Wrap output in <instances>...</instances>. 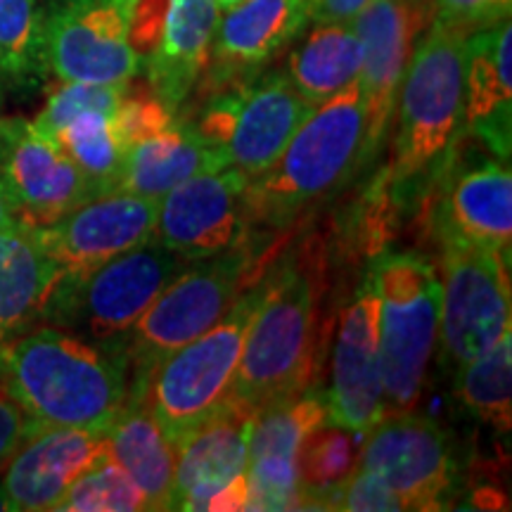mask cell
Segmentation results:
<instances>
[{
  "label": "cell",
  "mask_w": 512,
  "mask_h": 512,
  "mask_svg": "<svg viewBox=\"0 0 512 512\" xmlns=\"http://www.w3.org/2000/svg\"><path fill=\"white\" fill-rule=\"evenodd\" d=\"M110 460L105 432L38 427L5 463L0 477L12 512H50L76 479Z\"/></svg>",
  "instance_id": "d6986e66"
},
{
  "label": "cell",
  "mask_w": 512,
  "mask_h": 512,
  "mask_svg": "<svg viewBox=\"0 0 512 512\" xmlns=\"http://www.w3.org/2000/svg\"><path fill=\"white\" fill-rule=\"evenodd\" d=\"M0 387L38 427L107 432L128 401V363L74 332L34 325L0 347Z\"/></svg>",
  "instance_id": "6da1fadb"
},
{
  "label": "cell",
  "mask_w": 512,
  "mask_h": 512,
  "mask_svg": "<svg viewBox=\"0 0 512 512\" xmlns=\"http://www.w3.org/2000/svg\"><path fill=\"white\" fill-rule=\"evenodd\" d=\"M207 510H221V512H228V510H249V482H247V475H242L235 479V482H230L228 486H223V489L211 498Z\"/></svg>",
  "instance_id": "ab89813d"
},
{
  "label": "cell",
  "mask_w": 512,
  "mask_h": 512,
  "mask_svg": "<svg viewBox=\"0 0 512 512\" xmlns=\"http://www.w3.org/2000/svg\"><path fill=\"white\" fill-rule=\"evenodd\" d=\"M126 0H48L43 43L48 72L62 83L126 86L140 69Z\"/></svg>",
  "instance_id": "8fae6325"
},
{
  "label": "cell",
  "mask_w": 512,
  "mask_h": 512,
  "mask_svg": "<svg viewBox=\"0 0 512 512\" xmlns=\"http://www.w3.org/2000/svg\"><path fill=\"white\" fill-rule=\"evenodd\" d=\"M36 430V422L0 387V467H5V463L15 456L17 448Z\"/></svg>",
  "instance_id": "74e56055"
},
{
  "label": "cell",
  "mask_w": 512,
  "mask_h": 512,
  "mask_svg": "<svg viewBox=\"0 0 512 512\" xmlns=\"http://www.w3.org/2000/svg\"><path fill=\"white\" fill-rule=\"evenodd\" d=\"M247 183L242 171L226 166L176 185L159 200L155 238L188 264L249 247Z\"/></svg>",
  "instance_id": "4fadbf2b"
},
{
  "label": "cell",
  "mask_w": 512,
  "mask_h": 512,
  "mask_svg": "<svg viewBox=\"0 0 512 512\" xmlns=\"http://www.w3.org/2000/svg\"><path fill=\"white\" fill-rule=\"evenodd\" d=\"M311 110L287 74L273 72L219 93L190 126L207 143L226 152L228 166L254 178L283 155Z\"/></svg>",
  "instance_id": "30bf717a"
},
{
  "label": "cell",
  "mask_w": 512,
  "mask_h": 512,
  "mask_svg": "<svg viewBox=\"0 0 512 512\" xmlns=\"http://www.w3.org/2000/svg\"><path fill=\"white\" fill-rule=\"evenodd\" d=\"M434 200L437 240L465 242L510 256L512 174L503 159L444 169Z\"/></svg>",
  "instance_id": "ffe728a7"
},
{
  "label": "cell",
  "mask_w": 512,
  "mask_h": 512,
  "mask_svg": "<svg viewBox=\"0 0 512 512\" xmlns=\"http://www.w3.org/2000/svg\"><path fill=\"white\" fill-rule=\"evenodd\" d=\"M434 22L460 29L465 34L494 27L510 19L512 0H432Z\"/></svg>",
  "instance_id": "8d00e7d4"
},
{
  "label": "cell",
  "mask_w": 512,
  "mask_h": 512,
  "mask_svg": "<svg viewBox=\"0 0 512 512\" xmlns=\"http://www.w3.org/2000/svg\"><path fill=\"white\" fill-rule=\"evenodd\" d=\"M465 31L432 22L403 74L389 185L411 192L437 181L465 133Z\"/></svg>",
  "instance_id": "277c9868"
},
{
  "label": "cell",
  "mask_w": 512,
  "mask_h": 512,
  "mask_svg": "<svg viewBox=\"0 0 512 512\" xmlns=\"http://www.w3.org/2000/svg\"><path fill=\"white\" fill-rule=\"evenodd\" d=\"M60 275L36 228L15 223L0 230V347L41 323Z\"/></svg>",
  "instance_id": "d4e9b609"
},
{
  "label": "cell",
  "mask_w": 512,
  "mask_h": 512,
  "mask_svg": "<svg viewBox=\"0 0 512 512\" xmlns=\"http://www.w3.org/2000/svg\"><path fill=\"white\" fill-rule=\"evenodd\" d=\"M126 86H102V83H62L48 95L46 107L38 112L34 124L43 131L53 133L72 121L81 112H112L117 114L121 100L126 95Z\"/></svg>",
  "instance_id": "836d02e7"
},
{
  "label": "cell",
  "mask_w": 512,
  "mask_h": 512,
  "mask_svg": "<svg viewBox=\"0 0 512 512\" xmlns=\"http://www.w3.org/2000/svg\"><path fill=\"white\" fill-rule=\"evenodd\" d=\"M325 396L330 425L368 432L387 413L380 361V297L373 275L358 285L354 302L339 316Z\"/></svg>",
  "instance_id": "2e32d148"
},
{
  "label": "cell",
  "mask_w": 512,
  "mask_h": 512,
  "mask_svg": "<svg viewBox=\"0 0 512 512\" xmlns=\"http://www.w3.org/2000/svg\"><path fill=\"white\" fill-rule=\"evenodd\" d=\"M114 121H117V131L128 150V147L140 143V140L155 136L159 131H166L178 119L174 117V110L164 105L155 93L131 95L126 88L124 100H121L119 110L114 114Z\"/></svg>",
  "instance_id": "e575fe53"
},
{
  "label": "cell",
  "mask_w": 512,
  "mask_h": 512,
  "mask_svg": "<svg viewBox=\"0 0 512 512\" xmlns=\"http://www.w3.org/2000/svg\"><path fill=\"white\" fill-rule=\"evenodd\" d=\"M185 266L188 261L150 238L79 278L60 275L41 323L124 354L140 316Z\"/></svg>",
  "instance_id": "8992f818"
},
{
  "label": "cell",
  "mask_w": 512,
  "mask_h": 512,
  "mask_svg": "<svg viewBox=\"0 0 512 512\" xmlns=\"http://www.w3.org/2000/svg\"><path fill=\"white\" fill-rule=\"evenodd\" d=\"M316 261L287 256L261 280V302L242 349L233 406L247 413L306 392L318 354Z\"/></svg>",
  "instance_id": "7a4b0ae2"
},
{
  "label": "cell",
  "mask_w": 512,
  "mask_h": 512,
  "mask_svg": "<svg viewBox=\"0 0 512 512\" xmlns=\"http://www.w3.org/2000/svg\"><path fill=\"white\" fill-rule=\"evenodd\" d=\"M328 422L325 396L318 392H302L252 415L247 439L249 510H302L299 446Z\"/></svg>",
  "instance_id": "ac0fdd59"
},
{
  "label": "cell",
  "mask_w": 512,
  "mask_h": 512,
  "mask_svg": "<svg viewBox=\"0 0 512 512\" xmlns=\"http://www.w3.org/2000/svg\"><path fill=\"white\" fill-rule=\"evenodd\" d=\"M216 0H164L162 29L147 60L150 91L176 110L209 64V48L219 24Z\"/></svg>",
  "instance_id": "cb8c5ba5"
},
{
  "label": "cell",
  "mask_w": 512,
  "mask_h": 512,
  "mask_svg": "<svg viewBox=\"0 0 512 512\" xmlns=\"http://www.w3.org/2000/svg\"><path fill=\"white\" fill-rule=\"evenodd\" d=\"M361 451L354 432L335 425H323L302 441L297 456L299 484H302V510H325V501L337 486L354 475Z\"/></svg>",
  "instance_id": "1f68e13d"
},
{
  "label": "cell",
  "mask_w": 512,
  "mask_h": 512,
  "mask_svg": "<svg viewBox=\"0 0 512 512\" xmlns=\"http://www.w3.org/2000/svg\"><path fill=\"white\" fill-rule=\"evenodd\" d=\"M216 3H219V10L221 12H226V10L233 8V5H238L240 0H216Z\"/></svg>",
  "instance_id": "7bdbcfd3"
},
{
  "label": "cell",
  "mask_w": 512,
  "mask_h": 512,
  "mask_svg": "<svg viewBox=\"0 0 512 512\" xmlns=\"http://www.w3.org/2000/svg\"><path fill=\"white\" fill-rule=\"evenodd\" d=\"M441 280V354L451 373L494 347L512 330L510 256L494 249L439 240Z\"/></svg>",
  "instance_id": "9c48e42d"
},
{
  "label": "cell",
  "mask_w": 512,
  "mask_h": 512,
  "mask_svg": "<svg viewBox=\"0 0 512 512\" xmlns=\"http://www.w3.org/2000/svg\"><path fill=\"white\" fill-rule=\"evenodd\" d=\"M363 136L366 114L356 81L313 107L283 155L249 178L245 197L252 223L280 230L337 192L363 169Z\"/></svg>",
  "instance_id": "3957f363"
},
{
  "label": "cell",
  "mask_w": 512,
  "mask_h": 512,
  "mask_svg": "<svg viewBox=\"0 0 512 512\" xmlns=\"http://www.w3.org/2000/svg\"><path fill=\"white\" fill-rule=\"evenodd\" d=\"M249 425L252 413L230 403L176 446L171 510H207L223 486L247 475Z\"/></svg>",
  "instance_id": "603a6c76"
},
{
  "label": "cell",
  "mask_w": 512,
  "mask_h": 512,
  "mask_svg": "<svg viewBox=\"0 0 512 512\" xmlns=\"http://www.w3.org/2000/svg\"><path fill=\"white\" fill-rule=\"evenodd\" d=\"M304 0H240L223 12L211 38V83H230L264 67L302 34Z\"/></svg>",
  "instance_id": "44dd1931"
},
{
  "label": "cell",
  "mask_w": 512,
  "mask_h": 512,
  "mask_svg": "<svg viewBox=\"0 0 512 512\" xmlns=\"http://www.w3.org/2000/svg\"><path fill=\"white\" fill-rule=\"evenodd\" d=\"M325 510H351V512H399L406 510L399 496L394 491H389L380 479L370 475V472L356 467L354 475H351L342 486H337L335 491L325 501Z\"/></svg>",
  "instance_id": "d590c367"
},
{
  "label": "cell",
  "mask_w": 512,
  "mask_h": 512,
  "mask_svg": "<svg viewBox=\"0 0 512 512\" xmlns=\"http://www.w3.org/2000/svg\"><path fill=\"white\" fill-rule=\"evenodd\" d=\"M126 3H128V5H131V10H133V5H136V0H126Z\"/></svg>",
  "instance_id": "ee69618b"
},
{
  "label": "cell",
  "mask_w": 512,
  "mask_h": 512,
  "mask_svg": "<svg viewBox=\"0 0 512 512\" xmlns=\"http://www.w3.org/2000/svg\"><path fill=\"white\" fill-rule=\"evenodd\" d=\"M157 211V200L112 190L79 204L60 221L36 228V235L64 278H79L155 238Z\"/></svg>",
  "instance_id": "e0dca14e"
},
{
  "label": "cell",
  "mask_w": 512,
  "mask_h": 512,
  "mask_svg": "<svg viewBox=\"0 0 512 512\" xmlns=\"http://www.w3.org/2000/svg\"><path fill=\"white\" fill-rule=\"evenodd\" d=\"M48 74L38 0H0V86L31 93Z\"/></svg>",
  "instance_id": "f546056e"
},
{
  "label": "cell",
  "mask_w": 512,
  "mask_h": 512,
  "mask_svg": "<svg viewBox=\"0 0 512 512\" xmlns=\"http://www.w3.org/2000/svg\"><path fill=\"white\" fill-rule=\"evenodd\" d=\"M368 273L380 297L384 408L413 411L439 339L441 280L415 252L375 256Z\"/></svg>",
  "instance_id": "52a82bcc"
},
{
  "label": "cell",
  "mask_w": 512,
  "mask_h": 512,
  "mask_svg": "<svg viewBox=\"0 0 512 512\" xmlns=\"http://www.w3.org/2000/svg\"><path fill=\"white\" fill-rule=\"evenodd\" d=\"M53 138L64 155L76 164V169L88 178L95 195L119 188L126 145L119 136L112 112L91 110L76 114L60 131L53 133Z\"/></svg>",
  "instance_id": "4dcf8cb0"
},
{
  "label": "cell",
  "mask_w": 512,
  "mask_h": 512,
  "mask_svg": "<svg viewBox=\"0 0 512 512\" xmlns=\"http://www.w3.org/2000/svg\"><path fill=\"white\" fill-rule=\"evenodd\" d=\"M252 261L254 256L249 247L190 261L159 292L124 344L128 401H140L147 380L166 356L185 347L226 316L238 299L240 287L252 273Z\"/></svg>",
  "instance_id": "ba28073f"
},
{
  "label": "cell",
  "mask_w": 512,
  "mask_h": 512,
  "mask_svg": "<svg viewBox=\"0 0 512 512\" xmlns=\"http://www.w3.org/2000/svg\"><path fill=\"white\" fill-rule=\"evenodd\" d=\"M363 67L361 38L351 24H318L292 50L287 79L311 107L358 81Z\"/></svg>",
  "instance_id": "83f0119b"
},
{
  "label": "cell",
  "mask_w": 512,
  "mask_h": 512,
  "mask_svg": "<svg viewBox=\"0 0 512 512\" xmlns=\"http://www.w3.org/2000/svg\"><path fill=\"white\" fill-rule=\"evenodd\" d=\"M62 512H136L147 510L145 496L112 460H105L76 479L62 498Z\"/></svg>",
  "instance_id": "d6a6232c"
},
{
  "label": "cell",
  "mask_w": 512,
  "mask_h": 512,
  "mask_svg": "<svg viewBox=\"0 0 512 512\" xmlns=\"http://www.w3.org/2000/svg\"><path fill=\"white\" fill-rule=\"evenodd\" d=\"M363 437L358 467L394 491L403 508H448L458 486V465L437 422L413 411H389Z\"/></svg>",
  "instance_id": "7c38bea8"
},
{
  "label": "cell",
  "mask_w": 512,
  "mask_h": 512,
  "mask_svg": "<svg viewBox=\"0 0 512 512\" xmlns=\"http://www.w3.org/2000/svg\"><path fill=\"white\" fill-rule=\"evenodd\" d=\"M259 302L261 283L235 299L219 323L166 356L147 380L140 401L174 446L233 401L242 349Z\"/></svg>",
  "instance_id": "5b68a950"
},
{
  "label": "cell",
  "mask_w": 512,
  "mask_h": 512,
  "mask_svg": "<svg viewBox=\"0 0 512 512\" xmlns=\"http://www.w3.org/2000/svg\"><path fill=\"white\" fill-rule=\"evenodd\" d=\"M453 392L479 422L512 430V330L453 373Z\"/></svg>",
  "instance_id": "f1b7e54d"
},
{
  "label": "cell",
  "mask_w": 512,
  "mask_h": 512,
  "mask_svg": "<svg viewBox=\"0 0 512 512\" xmlns=\"http://www.w3.org/2000/svg\"><path fill=\"white\" fill-rule=\"evenodd\" d=\"M0 181L17 221L43 228L95 197L57 140L29 119H0Z\"/></svg>",
  "instance_id": "5bb4252c"
},
{
  "label": "cell",
  "mask_w": 512,
  "mask_h": 512,
  "mask_svg": "<svg viewBox=\"0 0 512 512\" xmlns=\"http://www.w3.org/2000/svg\"><path fill=\"white\" fill-rule=\"evenodd\" d=\"M12 512V508H10V501H8V496H5V491H3V484H0V512Z\"/></svg>",
  "instance_id": "b9f144b4"
},
{
  "label": "cell",
  "mask_w": 512,
  "mask_h": 512,
  "mask_svg": "<svg viewBox=\"0 0 512 512\" xmlns=\"http://www.w3.org/2000/svg\"><path fill=\"white\" fill-rule=\"evenodd\" d=\"M15 223H19V221H17L15 211H12V204H10L8 192H5V185H3V181H0V230L15 226Z\"/></svg>",
  "instance_id": "60d3db41"
},
{
  "label": "cell",
  "mask_w": 512,
  "mask_h": 512,
  "mask_svg": "<svg viewBox=\"0 0 512 512\" xmlns=\"http://www.w3.org/2000/svg\"><path fill=\"white\" fill-rule=\"evenodd\" d=\"M226 166L228 157L221 147L207 143L190 124L176 121L166 131L128 147L117 190L159 202L188 178Z\"/></svg>",
  "instance_id": "484cf974"
},
{
  "label": "cell",
  "mask_w": 512,
  "mask_h": 512,
  "mask_svg": "<svg viewBox=\"0 0 512 512\" xmlns=\"http://www.w3.org/2000/svg\"><path fill=\"white\" fill-rule=\"evenodd\" d=\"M373 0H304L306 15L316 24H351Z\"/></svg>",
  "instance_id": "f35d334b"
},
{
  "label": "cell",
  "mask_w": 512,
  "mask_h": 512,
  "mask_svg": "<svg viewBox=\"0 0 512 512\" xmlns=\"http://www.w3.org/2000/svg\"><path fill=\"white\" fill-rule=\"evenodd\" d=\"M510 50V19L472 31L465 43V131L503 162L512 147Z\"/></svg>",
  "instance_id": "7402d4cb"
},
{
  "label": "cell",
  "mask_w": 512,
  "mask_h": 512,
  "mask_svg": "<svg viewBox=\"0 0 512 512\" xmlns=\"http://www.w3.org/2000/svg\"><path fill=\"white\" fill-rule=\"evenodd\" d=\"M425 0H373L351 27L361 38L363 67L358 86L363 95L366 136L363 169L380 155L389 136L403 74L411 60L415 38L427 27Z\"/></svg>",
  "instance_id": "9a60e30c"
},
{
  "label": "cell",
  "mask_w": 512,
  "mask_h": 512,
  "mask_svg": "<svg viewBox=\"0 0 512 512\" xmlns=\"http://www.w3.org/2000/svg\"><path fill=\"white\" fill-rule=\"evenodd\" d=\"M107 437V453L117 463L140 494L147 510H171L176 479V446L166 437L143 401H128Z\"/></svg>",
  "instance_id": "4316f807"
}]
</instances>
